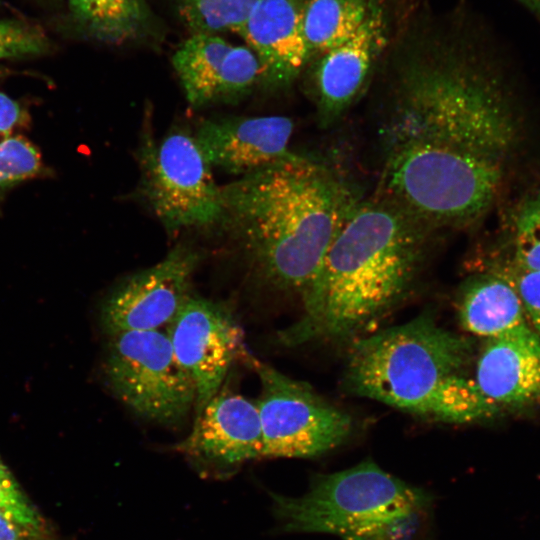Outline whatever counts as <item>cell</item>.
I'll list each match as a JSON object with an SVG mask.
<instances>
[{"label": "cell", "instance_id": "cell-1", "mask_svg": "<svg viewBox=\"0 0 540 540\" xmlns=\"http://www.w3.org/2000/svg\"><path fill=\"white\" fill-rule=\"evenodd\" d=\"M423 252L421 222L400 206L356 204L300 295L301 316L278 340L351 343L374 332L409 291Z\"/></svg>", "mask_w": 540, "mask_h": 540}, {"label": "cell", "instance_id": "cell-2", "mask_svg": "<svg viewBox=\"0 0 540 540\" xmlns=\"http://www.w3.org/2000/svg\"><path fill=\"white\" fill-rule=\"evenodd\" d=\"M222 226L254 273L299 295L356 205L332 172L305 157H287L221 186Z\"/></svg>", "mask_w": 540, "mask_h": 540}, {"label": "cell", "instance_id": "cell-3", "mask_svg": "<svg viewBox=\"0 0 540 540\" xmlns=\"http://www.w3.org/2000/svg\"><path fill=\"white\" fill-rule=\"evenodd\" d=\"M350 344L344 385L352 394L446 423L486 420L499 411L468 374L471 340L432 315L375 330Z\"/></svg>", "mask_w": 540, "mask_h": 540}, {"label": "cell", "instance_id": "cell-4", "mask_svg": "<svg viewBox=\"0 0 540 540\" xmlns=\"http://www.w3.org/2000/svg\"><path fill=\"white\" fill-rule=\"evenodd\" d=\"M391 144L427 142L503 165L515 125L496 75L472 51L407 61L395 82Z\"/></svg>", "mask_w": 540, "mask_h": 540}, {"label": "cell", "instance_id": "cell-5", "mask_svg": "<svg viewBox=\"0 0 540 540\" xmlns=\"http://www.w3.org/2000/svg\"><path fill=\"white\" fill-rule=\"evenodd\" d=\"M503 165L427 142L391 144L384 183L395 204L418 221L460 226L493 202Z\"/></svg>", "mask_w": 540, "mask_h": 540}, {"label": "cell", "instance_id": "cell-6", "mask_svg": "<svg viewBox=\"0 0 540 540\" xmlns=\"http://www.w3.org/2000/svg\"><path fill=\"white\" fill-rule=\"evenodd\" d=\"M271 497L282 531L326 533L341 539L430 503L424 491L369 461L316 477L301 496L272 493Z\"/></svg>", "mask_w": 540, "mask_h": 540}, {"label": "cell", "instance_id": "cell-7", "mask_svg": "<svg viewBox=\"0 0 540 540\" xmlns=\"http://www.w3.org/2000/svg\"><path fill=\"white\" fill-rule=\"evenodd\" d=\"M137 158L141 196L168 232L220 223L221 186L192 133L173 127L157 143L144 130Z\"/></svg>", "mask_w": 540, "mask_h": 540}, {"label": "cell", "instance_id": "cell-8", "mask_svg": "<svg viewBox=\"0 0 540 540\" xmlns=\"http://www.w3.org/2000/svg\"><path fill=\"white\" fill-rule=\"evenodd\" d=\"M109 337L104 376L114 396L144 420L165 426L185 420L195 408L196 387L167 333L128 331Z\"/></svg>", "mask_w": 540, "mask_h": 540}, {"label": "cell", "instance_id": "cell-9", "mask_svg": "<svg viewBox=\"0 0 540 540\" xmlns=\"http://www.w3.org/2000/svg\"><path fill=\"white\" fill-rule=\"evenodd\" d=\"M260 382L256 401L263 458H309L343 444L353 421L308 383L293 379L250 355L246 358Z\"/></svg>", "mask_w": 540, "mask_h": 540}, {"label": "cell", "instance_id": "cell-10", "mask_svg": "<svg viewBox=\"0 0 540 540\" xmlns=\"http://www.w3.org/2000/svg\"><path fill=\"white\" fill-rule=\"evenodd\" d=\"M167 335L195 384L197 417L222 387L233 362L249 356L243 331L223 304L192 294L168 325Z\"/></svg>", "mask_w": 540, "mask_h": 540}, {"label": "cell", "instance_id": "cell-11", "mask_svg": "<svg viewBox=\"0 0 540 540\" xmlns=\"http://www.w3.org/2000/svg\"><path fill=\"white\" fill-rule=\"evenodd\" d=\"M199 261L197 251L178 245L161 261L124 279L101 307L105 333L160 330L169 325L192 295Z\"/></svg>", "mask_w": 540, "mask_h": 540}, {"label": "cell", "instance_id": "cell-12", "mask_svg": "<svg viewBox=\"0 0 540 540\" xmlns=\"http://www.w3.org/2000/svg\"><path fill=\"white\" fill-rule=\"evenodd\" d=\"M176 449L201 472L214 476L230 475L243 464L263 458L256 402L222 386Z\"/></svg>", "mask_w": 540, "mask_h": 540}, {"label": "cell", "instance_id": "cell-13", "mask_svg": "<svg viewBox=\"0 0 540 540\" xmlns=\"http://www.w3.org/2000/svg\"><path fill=\"white\" fill-rule=\"evenodd\" d=\"M172 63L193 108L238 102L261 78L249 47L233 46L215 34H193L175 51Z\"/></svg>", "mask_w": 540, "mask_h": 540}, {"label": "cell", "instance_id": "cell-14", "mask_svg": "<svg viewBox=\"0 0 540 540\" xmlns=\"http://www.w3.org/2000/svg\"><path fill=\"white\" fill-rule=\"evenodd\" d=\"M293 128L281 115L232 116L205 119L193 135L211 167L242 177L290 155Z\"/></svg>", "mask_w": 540, "mask_h": 540}, {"label": "cell", "instance_id": "cell-15", "mask_svg": "<svg viewBox=\"0 0 540 540\" xmlns=\"http://www.w3.org/2000/svg\"><path fill=\"white\" fill-rule=\"evenodd\" d=\"M302 7L299 0H260L238 33L258 58L261 78L271 86L290 83L311 56Z\"/></svg>", "mask_w": 540, "mask_h": 540}, {"label": "cell", "instance_id": "cell-16", "mask_svg": "<svg viewBox=\"0 0 540 540\" xmlns=\"http://www.w3.org/2000/svg\"><path fill=\"white\" fill-rule=\"evenodd\" d=\"M473 378L481 393L499 408L540 400V335L529 327L487 339Z\"/></svg>", "mask_w": 540, "mask_h": 540}, {"label": "cell", "instance_id": "cell-17", "mask_svg": "<svg viewBox=\"0 0 540 540\" xmlns=\"http://www.w3.org/2000/svg\"><path fill=\"white\" fill-rule=\"evenodd\" d=\"M385 30L383 13L373 6L351 37L322 53L314 84L320 111L326 118L338 116L359 94L385 42Z\"/></svg>", "mask_w": 540, "mask_h": 540}, {"label": "cell", "instance_id": "cell-18", "mask_svg": "<svg viewBox=\"0 0 540 540\" xmlns=\"http://www.w3.org/2000/svg\"><path fill=\"white\" fill-rule=\"evenodd\" d=\"M457 310L462 329L486 339L531 327L515 289L495 268L468 279Z\"/></svg>", "mask_w": 540, "mask_h": 540}, {"label": "cell", "instance_id": "cell-19", "mask_svg": "<svg viewBox=\"0 0 540 540\" xmlns=\"http://www.w3.org/2000/svg\"><path fill=\"white\" fill-rule=\"evenodd\" d=\"M369 0H307L302 29L310 53L339 45L351 37L369 15Z\"/></svg>", "mask_w": 540, "mask_h": 540}, {"label": "cell", "instance_id": "cell-20", "mask_svg": "<svg viewBox=\"0 0 540 540\" xmlns=\"http://www.w3.org/2000/svg\"><path fill=\"white\" fill-rule=\"evenodd\" d=\"M68 4L83 30L107 43L134 38L146 18L142 0H68Z\"/></svg>", "mask_w": 540, "mask_h": 540}, {"label": "cell", "instance_id": "cell-21", "mask_svg": "<svg viewBox=\"0 0 540 540\" xmlns=\"http://www.w3.org/2000/svg\"><path fill=\"white\" fill-rule=\"evenodd\" d=\"M259 1L179 0V8L193 34L239 33Z\"/></svg>", "mask_w": 540, "mask_h": 540}, {"label": "cell", "instance_id": "cell-22", "mask_svg": "<svg viewBox=\"0 0 540 540\" xmlns=\"http://www.w3.org/2000/svg\"><path fill=\"white\" fill-rule=\"evenodd\" d=\"M41 169L40 152L23 136L13 135L0 142V193L34 178Z\"/></svg>", "mask_w": 540, "mask_h": 540}, {"label": "cell", "instance_id": "cell-23", "mask_svg": "<svg viewBox=\"0 0 540 540\" xmlns=\"http://www.w3.org/2000/svg\"><path fill=\"white\" fill-rule=\"evenodd\" d=\"M513 265L540 271V196L526 201L517 214Z\"/></svg>", "mask_w": 540, "mask_h": 540}, {"label": "cell", "instance_id": "cell-24", "mask_svg": "<svg viewBox=\"0 0 540 540\" xmlns=\"http://www.w3.org/2000/svg\"><path fill=\"white\" fill-rule=\"evenodd\" d=\"M46 33L37 25L0 19V60L39 56L49 49Z\"/></svg>", "mask_w": 540, "mask_h": 540}, {"label": "cell", "instance_id": "cell-25", "mask_svg": "<svg viewBox=\"0 0 540 540\" xmlns=\"http://www.w3.org/2000/svg\"><path fill=\"white\" fill-rule=\"evenodd\" d=\"M0 516L38 531H49L46 521L26 496L0 457Z\"/></svg>", "mask_w": 540, "mask_h": 540}, {"label": "cell", "instance_id": "cell-26", "mask_svg": "<svg viewBox=\"0 0 540 540\" xmlns=\"http://www.w3.org/2000/svg\"><path fill=\"white\" fill-rule=\"evenodd\" d=\"M428 506L373 524L342 540H418L423 532Z\"/></svg>", "mask_w": 540, "mask_h": 540}, {"label": "cell", "instance_id": "cell-27", "mask_svg": "<svg viewBox=\"0 0 540 540\" xmlns=\"http://www.w3.org/2000/svg\"><path fill=\"white\" fill-rule=\"evenodd\" d=\"M496 270L515 289L528 322L540 335V271L522 269L513 264Z\"/></svg>", "mask_w": 540, "mask_h": 540}, {"label": "cell", "instance_id": "cell-28", "mask_svg": "<svg viewBox=\"0 0 540 540\" xmlns=\"http://www.w3.org/2000/svg\"><path fill=\"white\" fill-rule=\"evenodd\" d=\"M26 115L15 100L0 92V142L13 136V132L23 125Z\"/></svg>", "mask_w": 540, "mask_h": 540}, {"label": "cell", "instance_id": "cell-29", "mask_svg": "<svg viewBox=\"0 0 540 540\" xmlns=\"http://www.w3.org/2000/svg\"><path fill=\"white\" fill-rule=\"evenodd\" d=\"M0 540H52L50 531H38L0 516Z\"/></svg>", "mask_w": 540, "mask_h": 540}, {"label": "cell", "instance_id": "cell-30", "mask_svg": "<svg viewBox=\"0 0 540 540\" xmlns=\"http://www.w3.org/2000/svg\"><path fill=\"white\" fill-rule=\"evenodd\" d=\"M540 21V0H517Z\"/></svg>", "mask_w": 540, "mask_h": 540}, {"label": "cell", "instance_id": "cell-31", "mask_svg": "<svg viewBox=\"0 0 540 540\" xmlns=\"http://www.w3.org/2000/svg\"><path fill=\"white\" fill-rule=\"evenodd\" d=\"M1 74H2V73H1V70H0V76H1Z\"/></svg>", "mask_w": 540, "mask_h": 540}]
</instances>
